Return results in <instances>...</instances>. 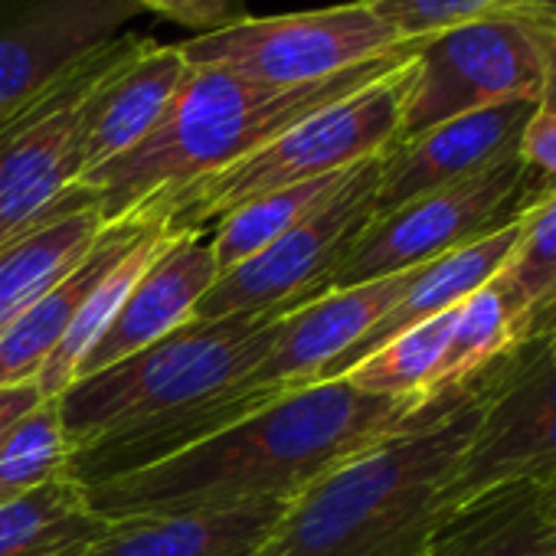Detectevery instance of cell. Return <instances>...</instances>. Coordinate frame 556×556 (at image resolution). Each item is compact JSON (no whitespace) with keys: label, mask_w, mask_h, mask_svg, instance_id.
Wrapping results in <instances>:
<instances>
[{"label":"cell","mask_w":556,"mask_h":556,"mask_svg":"<svg viewBox=\"0 0 556 556\" xmlns=\"http://www.w3.org/2000/svg\"><path fill=\"white\" fill-rule=\"evenodd\" d=\"M282 315L187 321L151 348L79 377L60 400L70 448L154 413L242 383L268 354Z\"/></svg>","instance_id":"obj_5"},{"label":"cell","mask_w":556,"mask_h":556,"mask_svg":"<svg viewBox=\"0 0 556 556\" xmlns=\"http://www.w3.org/2000/svg\"><path fill=\"white\" fill-rule=\"evenodd\" d=\"M144 11H154L174 24H184L190 30L216 34L239 21H245V0H141Z\"/></svg>","instance_id":"obj_32"},{"label":"cell","mask_w":556,"mask_h":556,"mask_svg":"<svg viewBox=\"0 0 556 556\" xmlns=\"http://www.w3.org/2000/svg\"><path fill=\"white\" fill-rule=\"evenodd\" d=\"M416 50L419 43L305 86H265L226 70L190 66L157 128L76 184L92 193L102 223H115L157 190L190 184L242 161L308 115L380 79Z\"/></svg>","instance_id":"obj_3"},{"label":"cell","mask_w":556,"mask_h":556,"mask_svg":"<svg viewBox=\"0 0 556 556\" xmlns=\"http://www.w3.org/2000/svg\"><path fill=\"white\" fill-rule=\"evenodd\" d=\"M452 325H455V308L396 334L380 351L364 357L344 380H351L364 393L413 400L419 406L429 403L439 367L448 351Z\"/></svg>","instance_id":"obj_27"},{"label":"cell","mask_w":556,"mask_h":556,"mask_svg":"<svg viewBox=\"0 0 556 556\" xmlns=\"http://www.w3.org/2000/svg\"><path fill=\"white\" fill-rule=\"evenodd\" d=\"M409 271L367 286L325 292L282 315L262 364L242 380L249 390H302L321 383L325 370L344 357L403 295Z\"/></svg>","instance_id":"obj_16"},{"label":"cell","mask_w":556,"mask_h":556,"mask_svg":"<svg viewBox=\"0 0 556 556\" xmlns=\"http://www.w3.org/2000/svg\"><path fill=\"white\" fill-rule=\"evenodd\" d=\"M151 223L122 216L105 223L89 255L60 282L37 299L4 334H0V387L37 380L43 364L53 357L60 341L66 338L76 312L83 308L86 295L96 289L99 278L148 232Z\"/></svg>","instance_id":"obj_20"},{"label":"cell","mask_w":556,"mask_h":556,"mask_svg":"<svg viewBox=\"0 0 556 556\" xmlns=\"http://www.w3.org/2000/svg\"><path fill=\"white\" fill-rule=\"evenodd\" d=\"M43 400V390L37 380H24V383H11V387H0V439L8 435V429L30 413L37 403Z\"/></svg>","instance_id":"obj_33"},{"label":"cell","mask_w":556,"mask_h":556,"mask_svg":"<svg viewBox=\"0 0 556 556\" xmlns=\"http://www.w3.org/2000/svg\"><path fill=\"white\" fill-rule=\"evenodd\" d=\"M144 37L122 34L76 63L60 83L0 118V245L53 216L79 180L76 112L86 92Z\"/></svg>","instance_id":"obj_10"},{"label":"cell","mask_w":556,"mask_h":556,"mask_svg":"<svg viewBox=\"0 0 556 556\" xmlns=\"http://www.w3.org/2000/svg\"><path fill=\"white\" fill-rule=\"evenodd\" d=\"M517 4L520 0H370L374 14L403 43H422L435 34L494 17Z\"/></svg>","instance_id":"obj_30"},{"label":"cell","mask_w":556,"mask_h":556,"mask_svg":"<svg viewBox=\"0 0 556 556\" xmlns=\"http://www.w3.org/2000/svg\"><path fill=\"white\" fill-rule=\"evenodd\" d=\"M416 556H432V553H429V546H426V549H422V553H416Z\"/></svg>","instance_id":"obj_36"},{"label":"cell","mask_w":556,"mask_h":556,"mask_svg":"<svg viewBox=\"0 0 556 556\" xmlns=\"http://www.w3.org/2000/svg\"><path fill=\"white\" fill-rule=\"evenodd\" d=\"M422 406L364 393L344 377L321 380L275 396L258 413L161 465L83 491L105 520L262 501L289 504L334 468L406 429Z\"/></svg>","instance_id":"obj_1"},{"label":"cell","mask_w":556,"mask_h":556,"mask_svg":"<svg viewBox=\"0 0 556 556\" xmlns=\"http://www.w3.org/2000/svg\"><path fill=\"white\" fill-rule=\"evenodd\" d=\"M533 344H536V354H540L543 361H556V321H553Z\"/></svg>","instance_id":"obj_35"},{"label":"cell","mask_w":556,"mask_h":556,"mask_svg":"<svg viewBox=\"0 0 556 556\" xmlns=\"http://www.w3.org/2000/svg\"><path fill=\"white\" fill-rule=\"evenodd\" d=\"M216 275L219 268L206 229L170 232L167 245L157 252V258L144 268V275L122 302L115 321L83 361L76 380L112 367L193 321V308L216 282Z\"/></svg>","instance_id":"obj_17"},{"label":"cell","mask_w":556,"mask_h":556,"mask_svg":"<svg viewBox=\"0 0 556 556\" xmlns=\"http://www.w3.org/2000/svg\"><path fill=\"white\" fill-rule=\"evenodd\" d=\"M109 523L89 507L79 484L56 478L0 501V556H83Z\"/></svg>","instance_id":"obj_23"},{"label":"cell","mask_w":556,"mask_h":556,"mask_svg":"<svg viewBox=\"0 0 556 556\" xmlns=\"http://www.w3.org/2000/svg\"><path fill=\"white\" fill-rule=\"evenodd\" d=\"M520 325V341H536L556 321V190H543L520 213V236L491 278Z\"/></svg>","instance_id":"obj_24"},{"label":"cell","mask_w":556,"mask_h":556,"mask_svg":"<svg viewBox=\"0 0 556 556\" xmlns=\"http://www.w3.org/2000/svg\"><path fill=\"white\" fill-rule=\"evenodd\" d=\"M167 239H170V232L161 223H151L148 232L99 278L96 289L86 295L83 308L76 312L66 338L60 341V348L53 351V357L43 364V370L37 377L43 396H63L73 387L83 361L99 344V338L105 334V328L115 321L122 302L128 299V292L135 289V282L144 275V268L157 258V252L167 245Z\"/></svg>","instance_id":"obj_25"},{"label":"cell","mask_w":556,"mask_h":556,"mask_svg":"<svg viewBox=\"0 0 556 556\" xmlns=\"http://www.w3.org/2000/svg\"><path fill=\"white\" fill-rule=\"evenodd\" d=\"M70 439L56 396H43L0 439V501L37 491L63 478Z\"/></svg>","instance_id":"obj_29"},{"label":"cell","mask_w":556,"mask_h":556,"mask_svg":"<svg viewBox=\"0 0 556 556\" xmlns=\"http://www.w3.org/2000/svg\"><path fill=\"white\" fill-rule=\"evenodd\" d=\"M351 170L318 177V180H308V184H295V187H286V190L262 193V197L236 206L223 219H216L213 232H210V249H213L219 275L242 265L245 258H252L255 252L271 245L278 236H286L292 226H299L334 190H341V184L351 177Z\"/></svg>","instance_id":"obj_26"},{"label":"cell","mask_w":556,"mask_h":556,"mask_svg":"<svg viewBox=\"0 0 556 556\" xmlns=\"http://www.w3.org/2000/svg\"><path fill=\"white\" fill-rule=\"evenodd\" d=\"M383 154L357 164L351 177L315 213H308L286 236L216 275V282L197 302V321L289 315L328 292V278L354 249L361 232L377 216V180Z\"/></svg>","instance_id":"obj_7"},{"label":"cell","mask_w":556,"mask_h":556,"mask_svg":"<svg viewBox=\"0 0 556 556\" xmlns=\"http://www.w3.org/2000/svg\"><path fill=\"white\" fill-rule=\"evenodd\" d=\"M289 504L262 501L112 520L83 556H255Z\"/></svg>","instance_id":"obj_19"},{"label":"cell","mask_w":556,"mask_h":556,"mask_svg":"<svg viewBox=\"0 0 556 556\" xmlns=\"http://www.w3.org/2000/svg\"><path fill=\"white\" fill-rule=\"evenodd\" d=\"M282 393H292V390H249L242 383H232L187 406L154 413L128 426H115L70 448L63 478L79 488H96V484L144 471L242 422L245 416L258 413L265 403H271Z\"/></svg>","instance_id":"obj_15"},{"label":"cell","mask_w":556,"mask_h":556,"mask_svg":"<svg viewBox=\"0 0 556 556\" xmlns=\"http://www.w3.org/2000/svg\"><path fill=\"white\" fill-rule=\"evenodd\" d=\"M533 197L540 193L514 154L478 177L439 187L390 213H380L328 278V292L413 271L510 223Z\"/></svg>","instance_id":"obj_9"},{"label":"cell","mask_w":556,"mask_h":556,"mask_svg":"<svg viewBox=\"0 0 556 556\" xmlns=\"http://www.w3.org/2000/svg\"><path fill=\"white\" fill-rule=\"evenodd\" d=\"M546 66L549 37L533 0L422 40L396 141L491 105H540Z\"/></svg>","instance_id":"obj_6"},{"label":"cell","mask_w":556,"mask_h":556,"mask_svg":"<svg viewBox=\"0 0 556 556\" xmlns=\"http://www.w3.org/2000/svg\"><path fill=\"white\" fill-rule=\"evenodd\" d=\"M432 556H556V491L533 488L478 501L445 517Z\"/></svg>","instance_id":"obj_22"},{"label":"cell","mask_w":556,"mask_h":556,"mask_svg":"<svg viewBox=\"0 0 556 556\" xmlns=\"http://www.w3.org/2000/svg\"><path fill=\"white\" fill-rule=\"evenodd\" d=\"M517 157L536 193L556 190V112L536 105L530 122L523 125Z\"/></svg>","instance_id":"obj_31"},{"label":"cell","mask_w":556,"mask_h":556,"mask_svg":"<svg viewBox=\"0 0 556 556\" xmlns=\"http://www.w3.org/2000/svg\"><path fill=\"white\" fill-rule=\"evenodd\" d=\"M523 213V210H520ZM520 236V216H514L510 223L497 226L494 232L475 239V242H465L419 268L409 271L406 286H403V295L396 299V305L344 354L338 357L321 380H338V377H348L364 357H370L374 351H380L387 341H393L396 334L429 321V318H439L452 308H458L468 295H475L478 289H484L491 278L501 271V265L507 262L514 242Z\"/></svg>","instance_id":"obj_18"},{"label":"cell","mask_w":556,"mask_h":556,"mask_svg":"<svg viewBox=\"0 0 556 556\" xmlns=\"http://www.w3.org/2000/svg\"><path fill=\"white\" fill-rule=\"evenodd\" d=\"M141 11V0H27L0 17V118L122 37Z\"/></svg>","instance_id":"obj_12"},{"label":"cell","mask_w":556,"mask_h":556,"mask_svg":"<svg viewBox=\"0 0 556 556\" xmlns=\"http://www.w3.org/2000/svg\"><path fill=\"white\" fill-rule=\"evenodd\" d=\"M543 24H546V37H549V66H546V89L540 105L556 112V0H533Z\"/></svg>","instance_id":"obj_34"},{"label":"cell","mask_w":556,"mask_h":556,"mask_svg":"<svg viewBox=\"0 0 556 556\" xmlns=\"http://www.w3.org/2000/svg\"><path fill=\"white\" fill-rule=\"evenodd\" d=\"M517 354V351H514ZM514 354L299 494L255 556H416L445 514V491L481 409Z\"/></svg>","instance_id":"obj_2"},{"label":"cell","mask_w":556,"mask_h":556,"mask_svg":"<svg viewBox=\"0 0 556 556\" xmlns=\"http://www.w3.org/2000/svg\"><path fill=\"white\" fill-rule=\"evenodd\" d=\"M556 491V361L520 344L494 383L458 471L445 491V517L514 491Z\"/></svg>","instance_id":"obj_11"},{"label":"cell","mask_w":556,"mask_h":556,"mask_svg":"<svg viewBox=\"0 0 556 556\" xmlns=\"http://www.w3.org/2000/svg\"><path fill=\"white\" fill-rule=\"evenodd\" d=\"M520 325L510 315L507 302L501 299V292L488 282L484 289H478L475 295H468L458 308H455V325H452V338H448V351L445 361L439 367L432 396H442L455 387H465L471 377H478L484 367L504 361L507 354H514L520 348Z\"/></svg>","instance_id":"obj_28"},{"label":"cell","mask_w":556,"mask_h":556,"mask_svg":"<svg viewBox=\"0 0 556 556\" xmlns=\"http://www.w3.org/2000/svg\"><path fill=\"white\" fill-rule=\"evenodd\" d=\"M403 43L370 0L282 17H245L226 30L180 43L187 66L226 70L265 86H305L387 60Z\"/></svg>","instance_id":"obj_8"},{"label":"cell","mask_w":556,"mask_h":556,"mask_svg":"<svg viewBox=\"0 0 556 556\" xmlns=\"http://www.w3.org/2000/svg\"><path fill=\"white\" fill-rule=\"evenodd\" d=\"M187 70L180 43L161 47L144 37L86 92L76 112L79 180L122 157L157 128Z\"/></svg>","instance_id":"obj_14"},{"label":"cell","mask_w":556,"mask_h":556,"mask_svg":"<svg viewBox=\"0 0 556 556\" xmlns=\"http://www.w3.org/2000/svg\"><path fill=\"white\" fill-rule=\"evenodd\" d=\"M536 112L533 102H507L448 118L416 138L383 151L377 180V216L422 193L478 177L517 154L523 125Z\"/></svg>","instance_id":"obj_13"},{"label":"cell","mask_w":556,"mask_h":556,"mask_svg":"<svg viewBox=\"0 0 556 556\" xmlns=\"http://www.w3.org/2000/svg\"><path fill=\"white\" fill-rule=\"evenodd\" d=\"M413 56L364 89L292 125L242 161L190 184L157 190L125 216L161 223L167 232L210 229L216 219L262 193L331 177L390 151L403 125Z\"/></svg>","instance_id":"obj_4"},{"label":"cell","mask_w":556,"mask_h":556,"mask_svg":"<svg viewBox=\"0 0 556 556\" xmlns=\"http://www.w3.org/2000/svg\"><path fill=\"white\" fill-rule=\"evenodd\" d=\"M102 226L92 193L76 184L53 216L0 245V334L89 255Z\"/></svg>","instance_id":"obj_21"}]
</instances>
